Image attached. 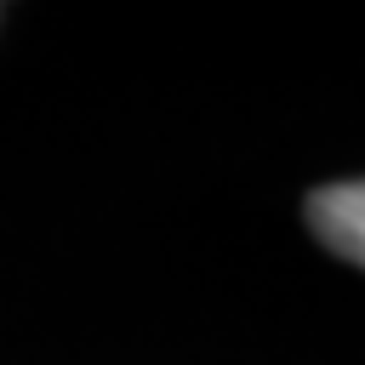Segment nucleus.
Returning <instances> with one entry per match:
<instances>
[{"instance_id":"nucleus-1","label":"nucleus","mask_w":365,"mask_h":365,"mask_svg":"<svg viewBox=\"0 0 365 365\" xmlns=\"http://www.w3.org/2000/svg\"><path fill=\"white\" fill-rule=\"evenodd\" d=\"M308 228L348 262L365 268V177L354 182H325L308 194Z\"/></svg>"}]
</instances>
